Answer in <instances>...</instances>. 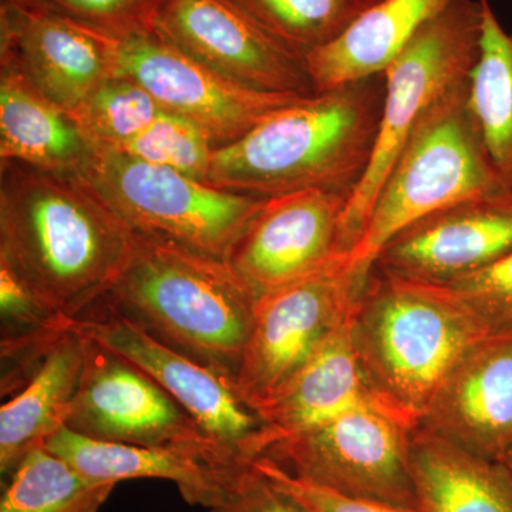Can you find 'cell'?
<instances>
[{"mask_svg":"<svg viewBox=\"0 0 512 512\" xmlns=\"http://www.w3.org/2000/svg\"><path fill=\"white\" fill-rule=\"evenodd\" d=\"M0 312L2 339L32 335L62 325L63 316L50 311L30 292L19 276L0 262Z\"/></svg>","mask_w":512,"mask_h":512,"instance_id":"obj_33","label":"cell"},{"mask_svg":"<svg viewBox=\"0 0 512 512\" xmlns=\"http://www.w3.org/2000/svg\"><path fill=\"white\" fill-rule=\"evenodd\" d=\"M157 30L187 55L249 89L315 94L305 62L231 0H167Z\"/></svg>","mask_w":512,"mask_h":512,"instance_id":"obj_15","label":"cell"},{"mask_svg":"<svg viewBox=\"0 0 512 512\" xmlns=\"http://www.w3.org/2000/svg\"><path fill=\"white\" fill-rule=\"evenodd\" d=\"M420 427L484 460L512 448V333L488 336L454 367Z\"/></svg>","mask_w":512,"mask_h":512,"instance_id":"obj_17","label":"cell"},{"mask_svg":"<svg viewBox=\"0 0 512 512\" xmlns=\"http://www.w3.org/2000/svg\"><path fill=\"white\" fill-rule=\"evenodd\" d=\"M302 59L338 39L376 0H231Z\"/></svg>","mask_w":512,"mask_h":512,"instance_id":"obj_26","label":"cell"},{"mask_svg":"<svg viewBox=\"0 0 512 512\" xmlns=\"http://www.w3.org/2000/svg\"><path fill=\"white\" fill-rule=\"evenodd\" d=\"M440 286L478 320L488 335H511L512 252L476 274Z\"/></svg>","mask_w":512,"mask_h":512,"instance_id":"obj_30","label":"cell"},{"mask_svg":"<svg viewBox=\"0 0 512 512\" xmlns=\"http://www.w3.org/2000/svg\"><path fill=\"white\" fill-rule=\"evenodd\" d=\"M83 339L86 357L67 429L89 439L113 443L191 444L218 451L197 421L156 380L96 340Z\"/></svg>","mask_w":512,"mask_h":512,"instance_id":"obj_12","label":"cell"},{"mask_svg":"<svg viewBox=\"0 0 512 512\" xmlns=\"http://www.w3.org/2000/svg\"><path fill=\"white\" fill-rule=\"evenodd\" d=\"M40 5L111 39L157 32L167 0H36Z\"/></svg>","mask_w":512,"mask_h":512,"instance_id":"obj_29","label":"cell"},{"mask_svg":"<svg viewBox=\"0 0 512 512\" xmlns=\"http://www.w3.org/2000/svg\"><path fill=\"white\" fill-rule=\"evenodd\" d=\"M370 274L338 259L319 274L256 299L254 322L234 379L239 396L256 414L349 318Z\"/></svg>","mask_w":512,"mask_h":512,"instance_id":"obj_8","label":"cell"},{"mask_svg":"<svg viewBox=\"0 0 512 512\" xmlns=\"http://www.w3.org/2000/svg\"><path fill=\"white\" fill-rule=\"evenodd\" d=\"M0 67L25 74L70 114L119 74V40L36 0H0Z\"/></svg>","mask_w":512,"mask_h":512,"instance_id":"obj_14","label":"cell"},{"mask_svg":"<svg viewBox=\"0 0 512 512\" xmlns=\"http://www.w3.org/2000/svg\"><path fill=\"white\" fill-rule=\"evenodd\" d=\"M255 302L222 259L136 234L123 272L97 303L170 348L235 379Z\"/></svg>","mask_w":512,"mask_h":512,"instance_id":"obj_3","label":"cell"},{"mask_svg":"<svg viewBox=\"0 0 512 512\" xmlns=\"http://www.w3.org/2000/svg\"><path fill=\"white\" fill-rule=\"evenodd\" d=\"M66 329V328H64ZM86 357L82 336L67 330L0 409V474L12 476L35 447L66 427Z\"/></svg>","mask_w":512,"mask_h":512,"instance_id":"obj_21","label":"cell"},{"mask_svg":"<svg viewBox=\"0 0 512 512\" xmlns=\"http://www.w3.org/2000/svg\"><path fill=\"white\" fill-rule=\"evenodd\" d=\"M488 336L443 286L375 268L352 315L353 345L370 383L416 426L454 367Z\"/></svg>","mask_w":512,"mask_h":512,"instance_id":"obj_4","label":"cell"},{"mask_svg":"<svg viewBox=\"0 0 512 512\" xmlns=\"http://www.w3.org/2000/svg\"><path fill=\"white\" fill-rule=\"evenodd\" d=\"M119 73L167 113L201 128L215 148L244 137L276 110L308 96L258 92L215 72L160 32L119 42Z\"/></svg>","mask_w":512,"mask_h":512,"instance_id":"obj_11","label":"cell"},{"mask_svg":"<svg viewBox=\"0 0 512 512\" xmlns=\"http://www.w3.org/2000/svg\"><path fill=\"white\" fill-rule=\"evenodd\" d=\"M460 0H376L329 45L305 59L315 93L379 76L430 20Z\"/></svg>","mask_w":512,"mask_h":512,"instance_id":"obj_20","label":"cell"},{"mask_svg":"<svg viewBox=\"0 0 512 512\" xmlns=\"http://www.w3.org/2000/svg\"><path fill=\"white\" fill-rule=\"evenodd\" d=\"M110 150L208 183L212 157L217 148L201 128L183 117L163 111L138 136Z\"/></svg>","mask_w":512,"mask_h":512,"instance_id":"obj_28","label":"cell"},{"mask_svg":"<svg viewBox=\"0 0 512 512\" xmlns=\"http://www.w3.org/2000/svg\"><path fill=\"white\" fill-rule=\"evenodd\" d=\"M416 427L390 410H352L279 440L264 456L329 490L419 510L410 467Z\"/></svg>","mask_w":512,"mask_h":512,"instance_id":"obj_9","label":"cell"},{"mask_svg":"<svg viewBox=\"0 0 512 512\" xmlns=\"http://www.w3.org/2000/svg\"><path fill=\"white\" fill-rule=\"evenodd\" d=\"M384 90L379 74L276 110L215 150L208 184L261 198L320 190L349 200L375 153Z\"/></svg>","mask_w":512,"mask_h":512,"instance_id":"obj_2","label":"cell"},{"mask_svg":"<svg viewBox=\"0 0 512 512\" xmlns=\"http://www.w3.org/2000/svg\"><path fill=\"white\" fill-rule=\"evenodd\" d=\"M252 466L259 473L264 474L279 490L291 495L312 512H420L413 508L397 507V505L329 490L322 485L295 476L268 456L255 458Z\"/></svg>","mask_w":512,"mask_h":512,"instance_id":"obj_31","label":"cell"},{"mask_svg":"<svg viewBox=\"0 0 512 512\" xmlns=\"http://www.w3.org/2000/svg\"><path fill=\"white\" fill-rule=\"evenodd\" d=\"M82 174L136 234L222 261L268 200L222 190L104 147H92Z\"/></svg>","mask_w":512,"mask_h":512,"instance_id":"obj_7","label":"cell"},{"mask_svg":"<svg viewBox=\"0 0 512 512\" xmlns=\"http://www.w3.org/2000/svg\"><path fill=\"white\" fill-rule=\"evenodd\" d=\"M116 485L84 477L39 446L3 481L0 512H99Z\"/></svg>","mask_w":512,"mask_h":512,"instance_id":"obj_25","label":"cell"},{"mask_svg":"<svg viewBox=\"0 0 512 512\" xmlns=\"http://www.w3.org/2000/svg\"><path fill=\"white\" fill-rule=\"evenodd\" d=\"M470 77L419 121L380 188L362 237L345 258L370 271L384 245L413 222L468 198L512 191L488 156L468 104Z\"/></svg>","mask_w":512,"mask_h":512,"instance_id":"obj_5","label":"cell"},{"mask_svg":"<svg viewBox=\"0 0 512 512\" xmlns=\"http://www.w3.org/2000/svg\"><path fill=\"white\" fill-rule=\"evenodd\" d=\"M410 467L420 512H512V476L504 464L420 426L410 434Z\"/></svg>","mask_w":512,"mask_h":512,"instance_id":"obj_23","label":"cell"},{"mask_svg":"<svg viewBox=\"0 0 512 512\" xmlns=\"http://www.w3.org/2000/svg\"><path fill=\"white\" fill-rule=\"evenodd\" d=\"M512 252V191L468 198L413 222L379 252L373 268L444 285Z\"/></svg>","mask_w":512,"mask_h":512,"instance_id":"obj_16","label":"cell"},{"mask_svg":"<svg viewBox=\"0 0 512 512\" xmlns=\"http://www.w3.org/2000/svg\"><path fill=\"white\" fill-rule=\"evenodd\" d=\"M134 238L82 173L0 163V262L57 315L79 318L106 296Z\"/></svg>","mask_w":512,"mask_h":512,"instance_id":"obj_1","label":"cell"},{"mask_svg":"<svg viewBox=\"0 0 512 512\" xmlns=\"http://www.w3.org/2000/svg\"><path fill=\"white\" fill-rule=\"evenodd\" d=\"M163 111L147 90L119 73L104 80L69 116L90 146L116 148L146 130Z\"/></svg>","mask_w":512,"mask_h":512,"instance_id":"obj_27","label":"cell"},{"mask_svg":"<svg viewBox=\"0 0 512 512\" xmlns=\"http://www.w3.org/2000/svg\"><path fill=\"white\" fill-rule=\"evenodd\" d=\"M352 315L330 333L298 376L258 413L266 426L265 454L279 440L352 410L375 407L406 419L384 402L370 383L353 345Z\"/></svg>","mask_w":512,"mask_h":512,"instance_id":"obj_19","label":"cell"},{"mask_svg":"<svg viewBox=\"0 0 512 512\" xmlns=\"http://www.w3.org/2000/svg\"><path fill=\"white\" fill-rule=\"evenodd\" d=\"M480 0H460L423 26L384 72V103L372 161L346 202L342 252L357 244L380 188L419 121L457 84L470 77L480 56Z\"/></svg>","mask_w":512,"mask_h":512,"instance_id":"obj_6","label":"cell"},{"mask_svg":"<svg viewBox=\"0 0 512 512\" xmlns=\"http://www.w3.org/2000/svg\"><path fill=\"white\" fill-rule=\"evenodd\" d=\"M45 446L90 480L114 484L137 478L171 481L188 504L207 510L220 501L229 476L238 467L211 447L113 443L80 436L67 427Z\"/></svg>","mask_w":512,"mask_h":512,"instance_id":"obj_18","label":"cell"},{"mask_svg":"<svg viewBox=\"0 0 512 512\" xmlns=\"http://www.w3.org/2000/svg\"><path fill=\"white\" fill-rule=\"evenodd\" d=\"M207 512H312L279 490L252 463L232 471L224 494Z\"/></svg>","mask_w":512,"mask_h":512,"instance_id":"obj_32","label":"cell"},{"mask_svg":"<svg viewBox=\"0 0 512 512\" xmlns=\"http://www.w3.org/2000/svg\"><path fill=\"white\" fill-rule=\"evenodd\" d=\"M501 464H504L505 468H507V470L510 471L512 476V448L510 451H508L507 456H505L503 463Z\"/></svg>","mask_w":512,"mask_h":512,"instance_id":"obj_34","label":"cell"},{"mask_svg":"<svg viewBox=\"0 0 512 512\" xmlns=\"http://www.w3.org/2000/svg\"><path fill=\"white\" fill-rule=\"evenodd\" d=\"M90 153L67 111L25 74L0 67V163L82 173Z\"/></svg>","mask_w":512,"mask_h":512,"instance_id":"obj_22","label":"cell"},{"mask_svg":"<svg viewBox=\"0 0 512 512\" xmlns=\"http://www.w3.org/2000/svg\"><path fill=\"white\" fill-rule=\"evenodd\" d=\"M64 328L96 340L156 380L229 463L239 466L264 456V420L241 399L231 377L170 348L100 303L79 318L64 319Z\"/></svg>","mask_w":512,"mask_h":512,"instance_id":"obj_10","label":"cell"},{"mask_svg":"<svg viewBox=\"0 0 512 512\" xmlns=\"http://www.w3.org/2000/svg\"><path fill=\"white\" fill-rule=\"evenodd\" d=\"M480 3V56L470 74L468 104L488 156L512 190V33L505 32L488 0Z\"/></svg>","mask_w":512,"mask_h":512,"instance_id":"obj_24","label":"cell"},{"mask_svg":"<svg viewBox=\"0 0 512 512\" xmlns=\"http://www.w3.org/2000/svg\"><path fill=\"white\" fill-rule=\"evenodd\" d=\"M346 202L320 190L268 198L225 262L256 299L319 274L345 259L340 239Z\"/></svg>","mask_w":512,"mask_h":512,"instance_id":"obj_13","label":"cell"}]
</instances>
